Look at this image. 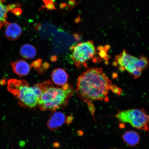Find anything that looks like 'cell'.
<instances>
[{"instance_id":"1","label":"cell","mask_w":149,"mask_h":149,"mask_svg":"<svg viewBox=\"0 0 149 149\" xmlns=\"http://www.w3.org/2000/svg\"><path fill=\"white\" fill-rule=\"evenodd\" d=\"M118 95L122 89L112 84L111 80L100 68H92L86 71L78 78L75 92L81 100L86 102L94 116L93 102L97 100L108 102L109 91Z\"/></svg>"},{"instance_id":"2","label":"cell","mask_w":149,"mask_h":149,"mask_svg":"<svg viewBox=\"0 0 149 149\" xmlns=\"http://www.w3.org/2000/svg\"><path fill=\"white\" fill-rule=\"evenodd\" d=\"M37 84L42 92L37 105L42 111L53 112L57 109H64L74 94L73 87L68 84L60 87H55L49 80Z\"/></svg>"},{"instance_id":"3","label":"cell","mask_w":149,"mask_h":149,"mask_svg":"<svg viewBox=\"0 0 149 149\" xmlns=\"http://www.w3.org/2000/svg\"><path fill=\"white\" fill-rule=\"evenodd\" d=\"M7 88L17 99L21 107L33 108L38 104V98L34 89L25 80L9 79Z\"/></svg>"},{"instance_id":"4","label":"cell","mask_w":149,"mask_h":149,"mask_svg":"<svg viewBox=\"0 0 149 149\" xmlns=\"http://www.w3.org/2000/svg\"><path fill=\"white\" fill-rule=\"evenodd\" d=\"M115 63L121 71H127L135 79L140 77L143 70L148 66V60L146 57L141 56L137 57L128 53L125 50L115 57Z\"/></svg>"},{"instance_id":"5","label":"cell","mask_w":149,"mask_h":149,"mask_svg":"<svg viewBox=\"0 0 149 149\" xmlns=\"http://www.w3.org/2000/svg\"><path fill=\"white\" fill-rule=\"evenodd\" d=\"M72 51L71 58L77 67H87L89 61H96L95 58L97 50L94 42L91 41L79 43L70 48Z\"/></svg>"},{"instance_id":"6","label":"cell","mask_w":149,"mask_h":149,"mask_svg":"<svg viewBox=\"0 0 149 149\" xmlns=\"http://www.w3.org/2000/svg\"><path fill=\"white\" fill-rule=\"evenodd\" d=\"M120 122L129 124L136 129L148 131L149 117L143 109L119 111L116 115Z\"/></svg>"},{"instance_id":"7","label":"cell","mask_w":149,"mask_h":149,"mask_svg":"<svg viewBox=\"0 0 149 149\" xmlns=\"http://www.w3.org/2000/svg\"><path fill=\"white\" fill-rule=\"evenodd\" d=\"M66 121V117L64 113L56 112L52 115L47 123L48 127L52 130H56L62 126Z\"/></svg>"},{"instance_id":"8","label":"cell","mask_w":149,"mask_h":149,"mask_svg":"<svg viewBox=\"0 0 149 149\" xmlns=\"http://www.w3.org/2000/svg\"><path fill=\"white\" fill-rule=\"evenodd\" d=\"M11 65L15 73L19 77L27 75L30 72L31 66L23 59H19L12 62Z\"/></svg>"},{"instance_id":"9","label":"cell","mask_w":149,"mask_h":149,"mask_svg":"<svg viewBox=\"0 0 149 149\" xmlns=\"http://www.w3.org/2000/svg\"><path fill=\"white\" fill-rule=\"evenodd\" d=\"M51 77L55 85L57 86H61L68 82V75L63 69L56 68L52 72Z\"/></svg>"},{"instance_id":"10","label":"cell","mask_w":149,"mask_h":149,"mask_svg":"<svg viewBox=\"0 0 149 149\" xmlns=\"http://www.w3.org/2000/svg\"><path fill=\"white\" fill-rule=\"evenodd\" d=\"M22 30L21 27L16 23H9L5 31V36L8 40H17L21 36Z\"/></svg>"},{"instance_id":"11","label":"cell","mask_w":149,"mask_h":149,"mask_svg":"<svg viewBox=\"0 0 149 149\" xmlns=\"http://www.w3.org/2000/svg\"><path fill=\"white\" fill-rule=\"evenodd\" d=\"M122 139L127 145L131 147L135 146L139 144L140 140L139 134L131 130L125 132L122 135Z\"/></svg>"},{"instance_id":"12","label":"cell","mask_w":149,"mask_h":149,"mask_svg":"<svg viewBox=\"0 0 149 149\" xmlns=\"http://www.w3.org/2000/svg\"><path fill=\"white\" fill-rule=\"evenodd\" d=\"M6 0H0V29L9 24L7 21V14L12 10V4L6 5L4 3Z\"/></svg>"},{"instance_id":"13","label":"cell","mask_w":149,"mask_h":149,"mask_svg":"<svg viewBox=\"0 0 149 149\" xmlns=\"http://www.w3.org/2000/svg\"><path fill=\"white\" fill-rule=\"evenodd\" d=\"M20 55L24 58L31 59L34 58L36 55V50L34 46L25 44L22 46L20 50Z\"/></svg>"},{"instance_id":"14","label":"cell","mask_w":149,"mask_h":149,"mask_svg":"<svg viewBox=\"0 0 149 149\" xmlns=\"http://www.w3.org/2000/svg\"><path fill=\"white\" fill-rule=\"evenodd\" d=\"M42 64V60L40 59H38L31 63V67H33L35 69L38 70L40 68Z\"/></svg>"},{"instance_id":"15","label":"cell","mask_w":149,"mask_h":149,"mask_svg":"<svg viewBox=\"0 0 149 149\" xmlns=\"http://www.w3.org/2000/svg\"><path fill=\"white\" fill-rule=\"evenodd\" d=\"M44 2L45 3V6L46 8L49 10L55 9V7L52 0H44Z\"/></svg>"},{"instance_id":"16","label":"cell","mask_w":149,"mask_h":149,"mask_svg":"<svg viewBox=\"0 0 149 149\" xmlns=\"http://www.w3.org/2000/svg\"><path fill=\"white\" fill-rule=\"evenodd\" d=\"M72 120H73V118H72V116H68L67 117L66 122L68 124H70L72 122Z\"/></svg>"}]
</instances>
